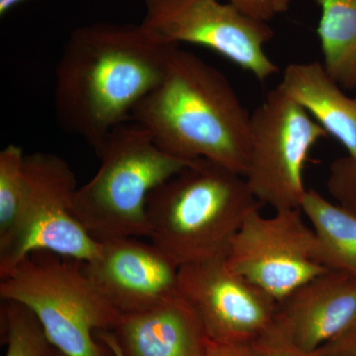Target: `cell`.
<instances>
[{
  "instance_id": "1",
  "label": "cell",
  "mask_w": 356,
  "mask_h": 356,
  "mask_svg": "<svg viewBox=\"0 0 356 356\" xmlns=\"http://www.w3.org/2000/svg\"><path fill=\"white\" fill-rule=\"evenodd\" d=\"M177 46L142 24L96 22L74 29L56 69L60 127L95 152L163 81Z\"/></svg>"
},
{
  "instance_id": "2",
  "label": "cell",
  "mask_w": 356,
  "mask_h": 356,
  "mask_svg": "<svg viewBox=\"0 0 356 356\" xmlns=\"http://www.w3.org/2000/svg\"><path fill=\"white\" fill-rule=\"evenodd\" d=\"M250 117L222 72L177 46L163 81L136 107L131 121L172 156L207 159L243 177Z\"/></svg>"
},
{
  "instance_id": "3",
  "label": "cell",
  "mask_w": 356,
  "mask_h": 356,
  "mask_svg": "<svg viewBox=\"0 0 356 356\" xmlns=\"http://www.w3.org/2000/svg\"><path fill=\"white\" fill-rule=\"evenodd\" d=\"M261 205L243 175L197 159L149 196L147 238L179 267L226 257L245 218Z\"/></svg>"
},
{
  "instance_id": "4",
  "label": "cell",
  "mask_w": 356,
  "mask_h": 356,
  "mask_svg": "<svg viewBox=\"0 0 356 356\" xmlns=\"http://www.w3.org/2000/svg\"><path fill=\"white\" fill-rule=\"evenodd\" d=\"M100 166L79 186L74 213L98 242L149 236L147 204L161 184L196 161L163 151L147 129L122 124L95 151Z\"/></svg>"
},
{
  "instance_id": "5",
  "label": "cell",
  "mask_w": 356,
  "mask_h": 356,
  "mask_svg": "<svg viewBox=\"0 0 356 356\" xmlns=\"http://www.w3.org/2000/svg\"><path fill=\"white\" fill-rule=\"evenodd\" d=\"M0 297L29 308L51 346L67 356H104L95 334L114 331L122 315L98 289L83 262L32 252L1 278Z\"/></svg>"
},
{
  "instance_id": "6",
  "label": "cell",
  "mask_w": 356,
  "mask_h": 356,
  "mask_svg": "<svg viewBox=\"0 0 356 356\" xmlns=\"http://www.w3.org/2000/svg\"><path fill=\"white\" fill-rule=\"evenodd\" d=\"M26 193L17 228L0 248V278L27 255L38 250L90 262L100 254L102 243L86 231L74 213L76 175L56 154H26Z\"/></svg>"
},
{
  "instance_id": "7",
  "label": "cell",
  "mask_w": 356,
  "mask_h": 356,
  "mask_svg": "<svg viewBox=\"0 0 356 356\" xmlns=\"http://www.w3.org/2000/svg\"><path fill=\"white\" fill-rule=\"evenodd\" d=\"M327 133L301 105L276 88L250 117L245 181L261 205L300 209L307 189L303 170L312 147Z\"/></svg>"
},
{
  "instance_id": "8",
  "label": "cell",
  "mask_w": 356,
  "mask_h": 356,
  "mask_svg": "<svg viewBox=\"0 0 356 356\" xmlns=\"http://www.w3.org/2000/svg\"><path fill=\"white\" fill-rule=\"evenodd\" d=\"M142 24L165 43H188L216 51L264 81L280 72L264 51L274 31L219 0H143Z\"/></svg>"
},
{
  "instance_id": "9",
  "label": "cell",
  "mask_w": 356,
  "mask_h": 356,
  "mask_svg": "<svg viewBox=\"0 0 356 356\" xmlns=\"http://www.w3.org/2000/svg\"><path fill=\"white\" fill-rule=\"evenodd\" d=\"M226 261L277 303L327 271L299 208L275 211L271 217H264L259 208L250 212L229 243Z\"/></svg>"
},
{
  "instance_id": "10",
  "label": "cell",
  "mask_w": 356,
  "mask_h": 356,
  "mask_svg": "<svg viewBox=\"0 0 356 356\" xmlns=\"http://www.w3.org/2000/svg\"><path fill=\"white\" fill-rule=\"evenodd\" d=\"M178 292L195 312L207 339L252 343L268 331L277 302L234 271L226 257L180 266Z\"/></svg>"
},
{
  "instance_id": "11",
  "label": "cell",
  "mask_w": 356,
  "mask_h": 356,
  "mask_svg": "<svg viewBox=\"0 0 356 356\" xmlns=\"http://www.w3.org/2000/svg\"><path fill=\"white\" fill-rule=\"evenodd\" d=\"M100 254L83 268L122 314L147 310L178 292L179 266L153 243L138 238L103 241Z\"/></svg>"
},
{
  "instance_id": "12",
  "label": "cell",
  "mask_w": 356,
  "mask_h": 356,
  "mask_svg": "<svg viewBox=\"0 0 356 356\" xmlns=\"http://www.w3.org/2000/svg\"><path fill=\"white\" fill-rule=\"evenodd\" d=\"M356 323V277L327 270L277 303L270 330L306 353H315Z\"/></svg>"
},
{
  "instance_id": "13",
  "label": "cell",
  "mask_w": 356,
  "mask_h": 356,
  "mask_svg": "<svg viewBox=\"0 0 356 356\" xmlns=\"http://www.w3.org/2000/svg\"><path fill=\"white\" fill-rule=\"evenodd\" d=\"M112 332L124 356H203L207 341L198 316L180 294L147 310L123 314Z\"/></svg>"
},
{
  "instance_id": "14",
  "label": "cell",
  "mask_w": 356,
  "mask_h": 356,
  "mask_svg": "<svg viewBox=\"0 0 356 356\" xmlns=\"http://www.w3.org/2000/svg\"><path fill=\"white\" fill-rule=\"evenodd\" d=\"M277 88L301 105L356 159V98L350 97L317 62L289 64Z\"/></svg>"
},
{
  "instance_id": "15",
  "label": "cell",
  "mask_w": 356,
  "mask_h": 356,
  "mask_svg": "<svg viewBox=\"0 0 356 356\" xmlns=\"http://www.w3.org/2000/svg\"><path fill=\"white\" fill-rule=\"evenodd\" d=\"M300 209L315 234L323 266L356 277V215L314 189L307 191Z\"/></svg>"
},
{
  "instance_id": "16",
  "label": "cell",
  "mask_w": 356,
  "mask_h": 356,
  "mask_svg": "<svg viewBox=\"0 0 356 356\" xmlns=\"http://www.w3.org/2000/svg\"><path fill=\"white\" fill-rule=\"evenodd\" d=\"M324 67L341 88L356 90V0H315Z\"/></svg>"
},
{
  "instance_id": "17",
  "label": "cell",
  "mask_w": 356,
  "mask_h": 356,
  "mask_svg": "<svg viewBox=\"0 0 356 356\" xmlns=\"http://www.w3.org/2000/svg\"><path fill=\"white\" fill-rule=\"evenodd\" d=\"M26 154L17 145L0 152V248L6 247L17 228L26 193Z\"/></svg>"
},
{
  "instance_id": "18",
  "label": "cell",
  "mask_w": 356,
  "mask_h": 356,
  "mask_svg": "<svg viewBox=\"0 0 356 356\" xmlns=\"http://www.w3.org/2000/svg\"><path fill=\"white\" fill-rule=\"evenodd\" d=\"M2 303L1 317L7 344L6 356H47L51 344L35 314L18 302Z\"/></svg>"
},
{
  "instance_id": "19",
  "label": "cell",
  "mask_w": 356,
  "mask_h": 356,
  "mask_svg": "<svg viewBox=\"0 0 356 356\" xmlns=\"http://www.w3.org/2000/svg\"><path fill=\"white\" fill-rule=\"evenodd\" d=\"M327 191L337 204L356 215V159L346 156L330 165Z\"/></svg>"
},
{
  "instance_id": "20",
  "label": "cell",
  "mask_w": 356,
  "mask_h": 356,
  "mask_svg": "<svg viewBox=\"0 0 356 356\" xmlns=\"http://www.w3.org/2000/svg\"><path fill=\"white\" fill-rule=\"evenodd\" d=\"M259 356H316L306 353L285 341L269 327L261 337L254 341Z\"/></svg>"
},
{
  "instance_id": "21",
  "label": "cell",
  "mask_w": 356,
  "mask_h": 356,
  "mask_svg": "<svg viewBox=\"0 0 356 356\" xmlns=\"http://www.w3.org/2000/svg\"><path fill=\"white\" fill-rule=\"evenodd\" d=\"M316 356H356V323L336 339L318 348Z\"/></svg>"
},
{
  "instance_id": "22",
  "label": "cell",
  "mask_w": 356,
  "mask_h": 356,
  "mask_svg": "<svg viewBox=\"0 0 356 356\" xmlns=\"http://www.w3.org/2000/svg\"><path fill=\"white\" fill-rule=\"evenodd\" d=\"M203 356H259L254 343H222L207 339Z\"/></svg>"
},
{
  "instance_id": "23",
  "label": "cell",
  "mask_w": 356,
  "mask_h": 356,
  "mask_svg": "<svg viewBox=\"0 0 356 356\" xmlns=\"http://www.w3.org/2000/svg\"><path fill=\"white\" fill-rule=\"evenodd\" d=\"M238 10L254 19L268 22L275 16L273 0H228Z\"/></svg>"
},
{
  "instance_id": "24",
  "label": "cell",
  "mask_w": 356,
  "mask_h": 356,
  "mask_svg": "<svg viewBox=\"0 0 356 356\" xmlns=\"http://www.w3.org/2000/svg\"><path fill=\"white\" fill-rule=\"evenodd\" d=\"M95 337L100 339V341L107 348L113 356H124L120 346H119L118 341L112 331H100L95 334Z\"/></svg>"
},
{
  "instance_id": "25",
  "label": "cell",
  "mask_w": 356,
  "mask_h": 356,
  "mask_svg": "<svg viewBox=\"0 0 356 356\" xmlns=\"http://www.w3.org/2000/svg\"><path fill=\"white\" fill-rule=\"evenodd\" d=\"M26 0H0V15L4 16L9 10Z\"/></svg>"
},
{
  "instance_id": "26",
  "label": "cell",
  "mask_w": 356,
  "mask_h": 356,
  "mask_svg": "<svg viewBox=\"0 0 356 356\" xmlns=\"http://www.w3.org/2000/svg\"><path fill=\"white\" fill-rule=\"evenodd\" d=\"M292 0H273L274 13H285L289 9Z\"/></svg>"
},
{
  "instance_id": "27",
  "label": "cell",
  "mask_w": 356,
  "mask_h": 356,
  "mask_svg": "<svg viewBox=\"0 0 356 356\" xmlns=\"http://www.w3.org/2000/svg\"><path fill=\"white\" fill-rule=\"evenodd\" d=\"M47 356H67L64 355V353H62V351H60L57 350V348H54V346H51L50 348V350H49L48 355Z\"/></svg>"
}]
</instances>
